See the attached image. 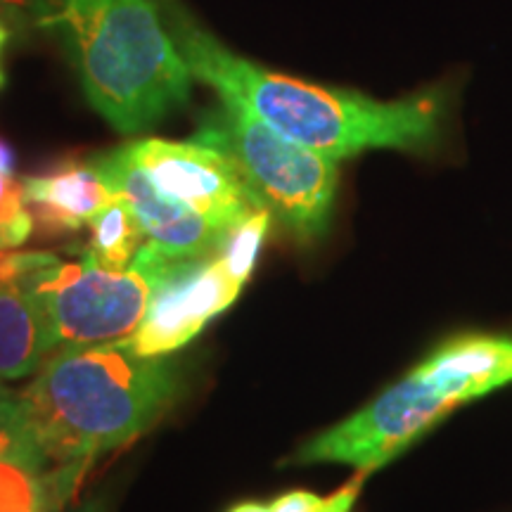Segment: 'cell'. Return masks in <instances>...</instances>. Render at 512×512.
I'll use <instances>...</instances> for the list:
<instances>
[{"mask_svg":"<svg viewBox=\"0 0 512 512\" xmlns=\"http://www.w3.org/2000/svg\"><path fill=\"white\" fill-rule=\"evenodd\" d=\"M171 38L192 76L209 83L221 100L238 102L285 138L335 162L370 147L425 152L439 140L444 91L380 102L313 86L233 55L181 12L171 15Z\"/></svg>","mask_w":512,"mask_h":512,"instance_id":"cell-1","label":"cell"},{"mask_svg":"<svg viewBox=\"0 0 512 512\" xmlns=\"http://www.w3.org/2000/svg\"><path fill=\"white\" fill-rule=\"evenodd\" d=\"M178 394L174 358L140 356L124 337L55 349L19 396L46 456L74 463L140 437Z\"/></svg>","mask_w":512,"mask_h":512,"instance_id":"cell-2","label":"cell"},{"mask_svg":"<svg viewBox=\"0 0 512 512\" xmlns=\"http://www.w3.org/2000/svg\"><path fill=\"white\" fill-rule=\"evenodd\" d=\"M38 22L67 43L88 102L119 133L188 102L192 72L152 0H43Z\"/></svg>","mask_w":512,"mask_h":512,"instance_id":"cell-3","label":"cell"},{"mask_svg":"<svg viewBox=\"0 0 512 512\" xmlns=\"http://www.w3.org/2000/svg\"><path fill=\"white\" fill-rule=\"evenodd\" d=\"M512 382V335H460L432 351L373 403L294 453V463H344L373 472L463 403Z\"/></svg>","mask_w":512,"mask_h":512,"instance_id":"cell-4","label":"cell"},{"mask_svg":"<svg viewBox=\"0 0 512 512\" xmlns=\"http://www.w3.org/2000/svg\"><path fill=\"white\" fill-rule=\"evenodd\" d=\"M195 140L233 159L261 204L299 242L323 238L337 192L335 159L285 138L230 100L204 121Z\"/></svg>","mask_w":512,"mask_h":512,"instance_id":"cell-5","label":"cell"},{"mask_svg":"<svg viewBox=\"0 0 512 512\" xmlns=\"http://www.w3.org/2000/svg\"><path fill=\"white\" fill-rule=\"evenodd\" d=\"M15 285L36 302L53 351L133 335L152 297V283L143 273L133 266L105 271L88 247L79 261L50 254Z\"/></svg>","mask_w":512,"mask_h":512,"instance_id":"cell-6","label":"cell"},{"mask_svg":"<svg viewBox=\"0 0 512 512\" xmlns=\"http://www.w3.org/2000/svg\"><path fill=\"white\" fill-rule=\"evenodd\" d=\"M131 266L152 283L145 316L126 337L140 356H169L183 349L211 318L228 311L245 287L226 271L219 256L185 259L150 238Z\"/></svg>","mask_w":512,"mask_h":512,"instance_id":"cell-7","label":"cell"},{"mask_svg":"<svg viewBox=\"0 0 512 512\" xmlns=\"http://www.w3.org/2000/svg\"><path fill=\"white\" fill-rule=\"evenodd\" d=\"M126 147L159 190L200 214L219 235L266 209L238 164L216 147L162 138L136 140Z\"/></svg>","mask_w":512,"mask_h":512,"instance_id":"cell-8","label":"cell"},{"mask_svg":"<svg viewBox=\"0 0 512 512\" xmlns=\"http://www.w3.org/2000/svg\"><path fill=\"white\" fill-rule=\"evenodd\" d=\"M93 164L114 195L131 204L147 238L162 245L166 252L185 259H207L219 252L221 235L200 214L159 190L136 164L126 145L98 157Z\"/></svg>","mask_w":512,"mask_h":512,"instance_id":"cell-9","label":"cell"},{"mask_svg":"<svg viewBox=\"0 0 512 512\" xmlns=\"http://www.w3.org/2000/svg\"><path fill=\"white\" fill-rule=\"evenodd\" d=\"M24 202L34 223L46 235L74 233L88 226L114 192L95 164H64L43 176L22 181Z\"/></svg>","mask_w":512,"mask_h":512,"instance_id":"cell-10","label":"cell"},{"mask_svg":"<svg viewBox=\"0 0 512 512\" xmlns=\"http://www.w3.org/2000/svg\"><path fill=\"white\" fill-rule=\"evenodd\" d=\"M53 354L34 299L15 283H0V384L36 373Z\"/></svg>","mask_w":512,"mask_h":512,"instance_id":"cell-11","label":"cell"},{"mask_svg":"<svg viewBox=\"0 0 512 512\" xmlns=\"http://www.w3.org/2000/svg\"><path fill=\"white\" fill-rule=\"evenodd\" d=\"M88 226H91L88 249L105 271H128L140 247L147 242V233L136 211L119 195H114Z\"/></svg>","mask_w":512,"mask_h":512,"instance_id":"cell-12","label":"cell"},{"mask_svg":"<svg viewBox=\"0 0 512 512\" xmlns=\"http://www.w3.org/2000/svg\"><path fill=\"white\" fill-rule=\"evenodd\" d=\"M273 214L268 209H259L256 214L249 216L235 228H230L228 233L221 235L219 252L216 256L221 259V264L226 266V271L238 280L240 285H245L249 275L254 271L256 256H259L261 242H264L268 226H271Z\"/></svg>","mask_w":512,"mask_h":512,"instance_id":"cell-13","label":"cell"},{"mask_svg":"<svg viewBox=\"0 0 512 512\" xmlns=\"http://www.w3.org/2000/svg\"><path fill=\"white\" fill-rule=\"evenodd\" d=\"M8 456H46V451L31 432L22 396L0 387V458Z\"/></svg>","mask_w":512,"mask_h":512,"instance_id":"cell-14","label":"cell"},{"mask_svg":"<svg viewBox=\"0 0 512 512\" xmlns=\"http://www.w3.org/2000/svg\"><path fill=\"white\" fill-rule=\"evenodd\" d=\"M268 505H271V512H318L325 505V498L311 491H287Z\"/></svg>","mask_w":512,"mask_h":512,"instance_id":"cell-15","label":"cell"},{"mask_svg":"<svg viewBox=\"0 0 512 512\" xmlns=\"http://www.w3.org/2000/svg\"><path fill=\"white\" fill-rule=\"evenodd\" d=\"M368 477V472H358V475L351 479L349 484H344L337 494H332L330 498H325V505L318 512H351L354 508L358 494H361L363 479Z\"/></svg>","mask_w":512,"mask_h":512,"instance_id":"cell-16","label":"cell"},{"mask_svg":"<svg viewBox=\"0 0 512 512\" xmlns=\"http://www.w3.org/2000/svg\"><path fill=\"white\" fill-rule=\"evenodd\" d=\"M0 174H15V155H12V150L5 143H0Z\"/></svg>","mask_w":512,"mask_h":512,"instance_id":"cell-17","label":"cell"},{"mask_svg":"<svg viewBox=\"0 0 512 512\" xmlns=\"http://www.w3.org/2000/svg\"><path fill=\"white\" fill-rule=\"evenodd\" d=\"M69 512H107V498L105 496H98V498H93V501L81 503L79 508H74V510H69Z\"/></svg>","mask_w":512,"mask_h":512,"instance_id":"cell-18","label":"cell"},{"mask_svg":"<svg viewBox=\"0 0 512 512\" xmlns=\"http://www.w3.org/2000/svg\"><path fill=\"white\" fill-rule=\"evenodd\" d=\"M228 512H271V505L256 503V501H245V503L233 505V508H230Z\"/></svg>","mask_w":512,"mask_h":512,"instance_id":"cell-19","label":"cell"},{"mask_svg":"<svg viewBox=\"0 0 512 512\" xmlns=\"http://www.w3.org/2000/svg\"><path fill=\"white\" fill-rule=\"evenodd\" d=\"M64 505H67V503L57 501V498H50V501H46L43 505H38V508L31 510V512H62Z\"/></svg>","mask_w":512,"mask_h":512,"instance_id":"cell-20","label":"cell"},{"mask_svg":"<svg viewBox=\"0 0 512 512\" xmlns=\"http://www.w3.org/2000/svg\"><path fill=\"white\" fill-rule=\"evenodd\" d=\"M5 249H12L10 247V240H8V233H5L3 223H0V252H5Z\"/></svg>","mask_w":512,"mask_h":512,"instance_id":"cell-21","label":"cell"},{"mask_svg":"<svg viewBox=\"0 0 512 512\" xmlns=\"http://www.w3.org/2000/svg\"><path fill=\"white\" fill-rule=\"evenodd\" d=\"M5 41H8V31H5L3 27H0V46H3Z\"/></svg>","mask_w":512,"mask_h":512,"instance_id":"cell-22","label":"cell"},{"mask_svg":"<svg viewBox=\"0 0 512 512\" xmlns=\"http://www.w3.org/2000/svg\"><path fill=\"white\" fill-rule=\"evenodd\" d=\"M5 83V74H3V69H0V86H3Z\"/></svg>","mask_w":512,"mask_h":512,"instance_id":"cell-23","label":"cell"},{"mask_svg":"<svg viewBox=\"0 0 512 512\" xmlns=\"http://www.w3.org/2000/svg\"><path fill=\"white\" fill-rule=\"evenodd\" d=\"M0 387H3V384H0Z\"/></svg>","mask_w":512,"mask_h":512,"instance_id":"cell-24","label":"cell"}]
</instances>
